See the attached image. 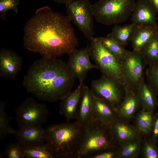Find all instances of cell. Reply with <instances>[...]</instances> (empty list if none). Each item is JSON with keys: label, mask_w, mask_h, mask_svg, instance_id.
I'll return each instance as SVG.
<instances>
[{"label": "cell", "mask_w": 158, "mask_h": 158, "mask_svg": "<svg viewBox=\"0 0 158 158\" xmlns=\"http://www.w3.org/2000/svg\"><path fill=\"white\" fill-rule=\"evenodd\" d=\"M71 21L48 6L39 8L24 26V47L42 56L68 54L78 44Z\"/></svg>", "instance_id": "6da1fadb"}, {"label": "cell", "mask_w": 158, "mask_h": 158, "mask_svg": "<svg viewBox=\"0 0 158 158\" xmlns=\"http://www.w3.org/2000/svg\"><path fill=\"white\" fill-rule=\"evenodd\" d=\"M75 78L67 63L56 57L42 56L30 67L23 83L35 97L53 102L71 92Z\"/></svg>", "instance_id": "7a4b0ae2"}, {"label": "cell", "mask_w": 158, "mask_h": 158, "mask_svg": "<svg viewBox=\"0 0 158 158\" xmlns=\"http://www.w3.org/2000/svg\"><path fill=\"white\" fill-rule=\"evenodd\" d=\"M84 130L76 121L51 125L45 129L44 142L55 158H75Z\"/></svg>", "instance_id": "3957f363"}, {"label": "cell", "mask_w": 158, "mask_h": 158, "mask_svg": "<svg viewBox=\"0 0 158 158\" xmlns=\"http://www.w3.org/2000/svg\"><path fill=\"white\" fill-rule=\"evenodd\" d=\"M114 138L111 125L93 121L85 129L75 154V158L91 156L114 147Z\"/></svg>", "instance_id": "277c9868"}, {"label": "cell", "mask_w": 158, "mask_h": 158, "mask_svg": "<svg viewBox=\"0 0 158 158\" xmlns=\"http://www.w3.org/2000/svg\"><path fill=\"white\" fill-rule=\"evenodd\" d=\"M135 0H99L92 4L94 17L98 23L108 25L126 21L131 15Z\"/></svg>", "instance_id": "5b68a950"}, {"label": "cell", "mask_w": 158, "mask_h": 158, "mask_svg": "<svg viewBox=\"0 0 158 158\" xmlns=\"http://www.w3.org/2000/svg\"><path fill=\"white\" fill-rule=\"evenodd\" d=\"M90 41V57L98 68L102 74L113 77L126 85L120 61L106 49L99 37H93Z\"/></svg>", "instance_id": "8992f818"}, {"label": "cell", "mask_w": 158, "mask_h": 158, "mask_svg": "<svg viewBox=\"0 0 158 158\" xmlns=\"http://www.w3.org/2000/svg\"><path fill=\"white\" fill-rule=\"evenodd\" d=\"M65 4L67 16L85 37L91 40L94 34L92 4L89 0H68Z\"/></svg>", "instance_id": "52a82bcc"}, {"label": "cell", "mask_w": 158, "mask_h": 158, "mask_svg": "<svg viewBox=\"0 0 158 158\" xmlns=\"http://www.w3.org/2000/svg\"><path fill=\"white\" fill-rule=\"evenodd\" d=\"M49 113L45 104L28 97L16 109L15 119L19 128L41 126L46 122Z\"/></svg>", "instance_id": "ba28073f"}, {"label": "cell", "mask_w": 158, "mask_h": 158, "mask_svg": "<svg viewBox=\"0 0 158 158\" xmlns=\"http://www.w3.org/2000/svg\"><path fill=\"white\" fill-rule=\"evenodd\" d=\"M126 86L109 75L102 74L91 83L94 95L105 100L114 108L120 104L124 97Z\"/></svg>", "instance_id": "9c48e42d"}, {"label": "cell", "mask_w": 158, "mask_h": 158, "mask_svg": "<svg viewBox=\"0 0 158 158\" xmlns=\"http://www.w3.org/2000/svg\"><path fill=\"white\" fill-rule=\"evenodd\" d=\"M120 62L126 86L136 90L144 78L143 73L147 65L142 53L128 51Z\"/></svg>", "instance_id": "30bf717a"}, {"label": "cell", "mask_w": 158, "mask_h": 158, "mask_svg": "<svg viewBox=\"0 0 158 158\" xmlns=\"http://www.w3.org/2000/svg\"><path fill=\"white\" fill-rule=\"evenodd\" d=\"M69 58L67 63L70 70L75 78H77L79 84H83L89 71L98 68L96 65L92 64L90 59V47L80 49L76 48L68 54Z\"/></svg>", "instance_id": "8fae6325"}, {"label": "cell", "mask_w": 158, "mask_h": 158, "mask_svg": "<svg viewBox=\"0 0 158 158\" xmlns=\"http://www.w3.org/2000/svg\"><path fill=\"white\" fill-rule=\"evenodd\" d=\"M22 60L15 51L5 48L0 51V76L5 79L15 78L22 69Z\"/></svg>", "instance_id": "7c38bea8"}, {"label": "cell", "mask_w": 158, "mask_h": 158, "mask_svg": "<svg viewBox=\"0 0 158 158\" xmlns=\"http://www.w3.org/2000/svg\"><path fill=\"white\" fill-rule=\"evenodd\" d=\"M157 13L149 0H138L135 2L131 20L135 24H145L157 26Z\"/></svg>", "instance_id": "4fadbf2b"}, {"label": "cell", "mask_w": 158, "mask_h": 158, "mask_svg": "<svg viewBox=\"0 0 158 158\" xmlns=\"http://www.w3.org/2000/svg\"><path fill=\"white\" fill-rule=\"evenodd\" d=\"M94 98L91 89L83 85L76 119V121L85 129L94 121Z\"/></svg>", "instance_id": "5bb4252c"}, {"label": "cell", "mask_w": 158, "mask_h": 158, "mask_svg": "<svg viewBox=\"0 0 158 158\" xmlns=\"http://www.w3.org/2000/svg\"><path fill=\"white\" fill-rule=\"evenodd\" d=\"M140 106H141L140 100L136 90L126 86L123 99L115 109L119 117L129 119L132 117Z\"/></svg>", "instance_id": "9a60e30c"}, {"label": "cell", "mask_w": 158, "mask_h": 158, "mask_svg": "<svg viewBox=\"0 0 158 158\" xmlns=\"http://www.w3.org/2000/svg\"><path fill=\"white\" fill-rule=\"evenodd\" d=\"M158 32L157 26L145 24H135L130 41L133 50L140 52Z\"/></svg>", "instance_id": "2e32d148"}, {"label": "cell", "mask_w": 158, "mask_h": 158, "mask_svg": "<svg viewBox=\"0 0 158 158\" xmlns=\"http://www.w3.org/2000/svg\"><path fill=\"white\" fill-rule=\"evenodd\" d=\"M45 130L42 126L28 127L14 130L12 135L16 141L26 147L44 142Z\"/></svg>", "instance_id": "e0dca14e"}, {"label": "cell", "mask_w": 158, "mask_h": 158, "mask_svg": "<svg viewBox=\"0 0 158 158\" xmlns=\"http://www.w3.org/2000/svg\"><path fill=\"white\" fill-rule=\"evenodd\" d=\"M83 85L79 84L75 90L61 100L59 112L65 117L67 121L76 118Z\"/></svg>", "instance_id": "ac0fdd59"}, {"label": "cell", "mask_w": 158, "mask_h": 158, "mask_svg": "<svg viewBox=\"0 0 158 158\" xmlns=\"http://www.w3.org/2000/svg\"><path fill=\"white\" fill-rule=\"evenodd\" d=\"M93 114L94 121L109 125L116 119L114 108L104 99L94 95Z\"/></svg>", "instance_id": "d6986e66"}, {"label": "cell", "mask_w": 158, "mask_h": 158, "mask_svg": "<svg viewBox=\"0 0 158 158\" xmlns=\"http://www.w3.org/2000/svg\"><path fill=\"white\" fill-rule=\"evenodd\" d=\"M111 128L114 138L122 144L138 139V135L135 129L117 119L111 124Z\"/></svg>", "instance_id": "ffe728a7"}, {"label": "cell", "mask_w": 158, "mask_h": 158, "mask_svg": "<svg viewBox=\"0 0 158 158\" xmlns=\"http://www.w3.org/2000/svg\"><path fill=\"white\" fill-rule=\"evenodd\" d=\"M143 108L152 112L157 104L156 94L148 83L143 78L136 88Z\"/></svg>", "instance_id": "44dd1931"}, {"label": "cell", "mask_w": 158, "mask_h": 158, "mask_svg": "<svg viewBox=\"0 0 158 158\" xmlns=\"http://www.w3.org/2000/svg\"><path fill=\"white\" fill-rule=\"evenodd\" d=\"M135 24L132 23L121 26L115 24L111 32L108 34L123 46L126 45L130 41Z\"/></svg>", "instance_id": "7402d4cb"}, {"label": "cell", "mask_w": 158, "mask_h": 158, "mask_svg": "<svg viewBox=\"0 0 158 158\" xmlns=\"http://www.w3.org/2000/svg\"><path fill=\"white\" fill-rule=\"evenodd\" d=\"M54 158V154L44 142L25 147L24 158Z\"/></svg>", "instance_id": "603a6c76"}, {"label": "cell", "mask_w": 158, "mask_h": 158, "mask_svg": "<svg viewBox=\"0 0 158 158\" xmlns=\"http://www.w3.org/2000/svg\"><path fill=\"white\" fill-rule=\"evenodd\" d=\"M140 52L147 65L158 62V32L144 46Z\"/></svg>", "instance_id": "cb8c5ba5"}, {"label": "cell", "mask_w": 158, "mask_h": 158, "mask_svg": "<svg viewBox=\"0 0 158 158\" xmlns=\"http://www.w3.org/2000/svg\"><path fill=\"white\" fill-rule=\"evenodd\" d=\"M99 37L106 49L120 61L124 57L128 51L109 34L106 37Z\"/></svg>", "instance_id": "d4e9b609"}, {"label": "cell", "mask_w": 158, "mask_h": 158, "mask_svg": "<svg viewBox=\"0 0 158 158\" xmlns=\"http://www.w3.org/2000/svg\"><path fill=\"white\" fill-rule=\"evenodd\" d=\"M135 119L136 127L139 131L144 134L149 133L151 131L153 120L152 112L142 108Z\"/></svg>", "instance_id": "484cf974"}, {"label": "cell", "mask_w": 158, "mask_h": 158, "mask_svg": "<svg viewBox=\"0 0 158 158\" xmlns=\"http://www.w3.org/2000/svg\"><path fill=\"white\" fill-rule=\"evenodd\" d=\"M6 102L0 101V140L5 139L9 135L12 134L14 130L11 126L12 118L5 111Z\"/></svg>", "instance_id": "4316f807"}, {"label": "cell", "mask_w": 158, "mask_h": 158, "mask_svg": "<svg viewBox=\"0 0 158 158\" xmlns=\"http://www.w3.org/2000/svg\"><path fill=\"white\" fill-rule=\"evenodd\" d=\"M140 143L138 139L122 144L121 147L117 152V157L129 158L135 157L138 154Z\"/></svg>", "instance_id": "83f0119b"}, {"label": "cell", "mask_w": 158, "mask_h": 158, "mask_svg": "<svg viewBox=\"0 0 158 158\" xmlns=\"http://www.w3.org/2000/svg\"><path fill=\"white\" fill-rule=\"evenodd\" d=\"M24 148L23 145L16 141L6 147L3 154L7 158H24Z\"/></svg>", "instance_id": "f1b7e54d"}, {"label": "cell", "mask_w": 158, "mask_h": 158, "mask_svg": "<svg viewBox=\"0 0 158 158\" xmlns=\"http://www.w3.org/2000/svg\"><path fill=\"white\" fill-rule=\"evenodd\" d=\"M148 83L158 94V62L148 65L146 71Z\"/></svg>", "instance_id": "f546056e"}, {"label": "cell", "mask_w": 158, "mask_h": 158, "mask_svg": "<svg viewBox=\"0 0 158 158\" xmlns=\"http://www.w3.org/2000/svg\"><path fill=\"white\" fill-rule=\"evenodd\" d=\"M19 0H0V17L6 20V13L8 10H13L16 14L18 13V6Z\"/></svg>", "instance_id": "4dcf8cb0"}, {"label": "cell", "mask_w": 158, "mask_h": 158, "mask_svg": "<svg viewBox=\"0 0 158 158\" xmlns=\"http://www.w3.org/2000/svg\"><path fill=\"white\" fill-rule=\"evenodd\" d=\"M143 155L146 158H157L158 153L153 146L149 143L144 145L143 149Z\"/></svg>", "instance_id": "1f68e13d"}, {"label": "cell", "mask_w": 158, "mask_h": 158, "mask_svg": "<svg viewBox=\"0 0 158 158\" xmlns=\"http://www.w3.org/2000/svg\"><path fill=\"white\" fill-rule=\"evenodd\" d=\"M117 157V152L109 151L102 152L90 157L89 158H114Z\"/></svg>", "instance_id": "d6a6232c"}, {"label": "cell", "mask_w": 158, "mask_h": 158, "mask_svg": "<svg viewBox=\"0 0 158 158\" xmlns=\"http://www.w3.org/2000/svg\"><path fill=\"white\" fill-rule=\"evenodd\" d=\"M153 120V134L154 136H158V114Z\"/></svg>", "instance_id": "836d02e7"}, {"label": "cell", "mask_w": 158, "mask_h": 158, "mask_svg": "<svg viewBox=\"0 0 158 158\" xmlns=\"http://www.w3.org/2000/svg\"><path fill=\"white\" fill-rule=\"evenodd\" d=\"M156 10L158 13V0H149Z\"/></svg>", "instance_id": "e575fe53"}, {"label": "cell", "mask_w": 158, "mask_h": 158, "mask_svg": "<svg viewBox=\"0 0 158 158\" xmlns=\"http://www.w3.org/2000/svg\"><path fill=\"white\" fill-rule=\"evenodd\" d=\"M58 4H65L68 0H52Z\"/></svg>", "instance_id": "d590c367"}, {"label": "cell", "mask_w": 158, "mask_h": 158, "mask_svg": "<svg viewBox=\"0 0 158 158\" xmlns=\"http://www.w3.org/2000/svg\"><path fill=\"white\" fill-rule=\"evenodd\" d=\"M157 26L158 27V18H157Z\"/></svg>", "instance_id": "8d00e7d4"}]
</instances>
